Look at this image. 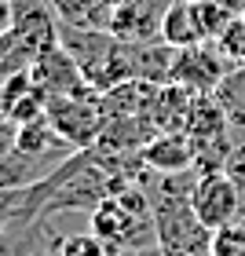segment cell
<instances>
[{
  "label": "cell",
  "mask_w": 245,
  "mask_h": 256,
  "mask_svg": "<svg viewBox=\"0 0 245 256\" xmlns=\"http://www.w3.org/2000/svg\"><path fill=\"white\" fill-rule=\"evenodd\" d=\"M190 208L208 230L245 224V183L234 180L230 172H205L198 176L190 190Z\"/></svg>",
  "instance_id": "obj_1"
},
{
  "label": "cell",
  "mask_w": 245,
  "mask_h": 256,
  "mask_svg": "<svg viewBox=\"0 0 245 256\" xmlns=\"http://www.w3.org/2000/svg\"><path fill=\"white\" fill-rule=\"evenodd\" d=\"M44 114H48V121H52L55 132H59L66 143H74L77 150L96 146L102 124H106L96 88H84V92H77V96L48 99V110H44Z\"/></svg>",
  "instance_id": "obj_2"
},
{
  "label": "cell",
  "mask_w": 245,
  "mask_h": 256,
  "mask_svg": "<svg viewBox=\"0 0 245 256\" xmlns=\"http://www.w3.org/2000/svg\"><path fill=\"white\" fill-rule=\"evenodd\" d=\"M230 70H234V62L220 52L216 40H208V44H194V48H176L172 80L190 88L194 96H212Z\"/></svg>",
  "instance_id": "obj_3"
},
{
  "label": "cell",
  "mask_w": 245,
  "mask_h": 256,
  "mask_svg": "<svg viewBox=\"0 0 245 256\" xmlns=\"http://www.w3.org/2000/svg\"><path fill=\"white\" fill-rule=\"evenodd\" d=\"M30 74H33V84H37L48 99L77 96V92L88 88V80H84V74H80V66L74 62V55H70L62 44H59V37L40 48V55H37V59H33V66H30Z\"/></svg>",
  "instance_id": "obj_4"
},
{
  "label": "cell",
  "mask_w": 245,
  "mask_h": 256,
  "mask_svg": "<svg viewBox=\"0 0 245 256\" xmlns=\"http://www.w3.org/2000/svg\"><path fill=\"white\" fill-rule=\"evenodd\" d=\"M143 161L154 172H186L194 168V139L190 132H158L143 146Z\"/></svg>",
  "instance_id": "obj_5"
},
{
  "label": "cell",
  "mask_w": 245,
  "mask_h": 256,
  "mask_svg": "<svg viewBox=\"0 0 245 256\" xmlns=\"http://www.w3.org/2000/svg\"><path fill=\"white\" fill-rule=\"evenodd\" d=\"M194 106H198L194 92L176 84V80H168V84L158 88L150 118H154L158 132H186V128H190V118H194Z\"/></svg>",
  "instance_id": "obj_6"
},
{
  "label": "cell",
  "mask_w": 245,
  "mask_h": 256,
  "mask_svg": "<svg viewBox=\"0 0 245 256\" xmlns=\"http://www.w3.org/2000/svg\"><path fill=\"white\" fill-rule=\"evenodd\" d=\"M128 44H132V40H128ZM172 62H176V48H172L165 37L132 44V74L139 80L168 84V80H172Z\"/></svg>",
  "instance_id": "obj_7"
},
{
  "label": "cell",
  "mask_w": 245,
  "mask_h": 256,
  "mask_svg": "<svg viewBox=\"0 0 245 256\" xmlns=\"http://www.w3.org/2000/svg\"><path fill=\"white\" fill-rule=\"evenodd\" d=\"M212 99L220 102V110L227 114V124H230L234 143H245V66H234L224 80H220Z\"/></svg>",
  "instance_id": "obj_8"
},
{
  "label": "cell",
  "mask_w": 245,
  "mask_h": 256,
  "mask_svg": "<svg viewBox=\"0 0 245 256\" xmlns=\"http://www.w3.org/2000/svg\"><path fill=\"white\" fill-rule=\"evenodd\" d=\"M59 256H114V252L106 249V242L88 227L84 234H66V238H59Z\"/></svg>",
  "instance_id": "obj_9"
},
{
  "label": "cell",
  "mask_w": 245,
  "mask_h": 256,
  "mask_svg": "<svg viewBox=\"0 0 245 256\" xmlns=\"http://www.w3.org/2000/svg\"><path fill=\"white\" fill-rule=\"evenodd\" d=\"M216 44H220V52H224L234 66H245V15H234V18H230Z\"/></svg>",
  "instance_id": "obj_10"
},
{
  "label": "cell",
  "mask_w": 245,
  "mask_h": 256,
  "mask_svg": "<svg viewBox=\"0 0 245 256\" xmlns=\"http://www.w3.org/2000/svg\"><path fill=\"white\" fill-rule=\"evenodd\" d=\"M212 256H245V224L212 230Z\"/></svg>",
  "instance_id": "obj_11"
},
{
  "label": "cell",
  "mask_w": 245,
  "mask_h": 256,
  "mask_svg": "<svg viewBox=\"0 0 245 256\" xmlns=\"http://www.w3.org/2000/svg\"><path fill=\"white\" fill-rule=\"evenodd\" d=\"M11 22H15V11H11V0H0V40L11 33Z\"/></svg>",
  "instance_id": "obj_12"
}]
</instances>
